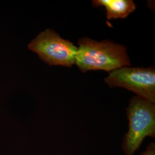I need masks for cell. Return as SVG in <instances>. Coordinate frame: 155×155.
<instances>
[{"label": "cell", "mask_w": 155, "mask_h": 155, "mask_svg": "<svg viewBox=\"0 0 155 155\" xmlns=\"http://www.w3.org/2000/svg\"><path fill=\"white\" fill-rule=\"evenodd\" d=\"M92 2L95 8H105L108 20L125 18L136 9V4L132 0H94Z\"/></svg>", "instance_id": "5b68a950"}, {"label": "cell", "mask_w": 155, "mask_h": 155, "mask_svg": "<svg viewBox=\"0 0 155 155\" xmlns=\"http://www.w3.org/2000/svg\"><path fill=\"white\" fill-rule=\"evenodd\" d=\"M78 45L75 64L83 72L97 70L110 72L130 66L127 48L122 45L87 38L79 40Z\"/></svg>", "instance_id": "6da1fadb"}, {"label": "cell", "mask_w": 155, "mask_h": 155, "mask_svg": "<svg viewBox=\"0 0 155 155\" xmlns=\"http://www.w3.org/2000/svg\"><path fill=\"white\" fill-rule=\"evenodd\" d=\"M105 81L110 87L125 88L137 94V97L155 104L154 67H124L109 72Z\"/></svg>", "instance_id": "277c9868"}, {"label": "cell", "mask_w": 155, "mask_h": 155, "mask_svg": "<svg viewBox=\"0 0 155 155\" xmlns=\"http://www.w3.org/2000/svg\"><path fill=\"white\" fill-rule=\"evenodd\" d=\"M140 155H155V143H150L148 144L144 152H142Z\"/></svg>", "instance_id": "8992f818"}, {"label": "cell", "mask_w": 155, "mask_h": 155, "mask_svg": "<svg viewBox=\"0 0 155 155\" xmlns=\"http://www.w3.org/2000/svg\"><path fill=\"white\" fill-rule=\"evenodd\" d=\"M129 128L122 144L125 155H133L147 137H155V105L133 97L127 109Z\"/></svg>", "instance_id": "7a4b0ae2"}, {"label": "cell", "mask_w": 155, "mask_h": 155, "mask_svg": "<svg viewBox=\"0 0 155 155\" xmlns=\"http://www.w3.org/2000/svg\"><path fill=\"white\" fill-rule=\"evenodd\" d=\"M28 49L50 66L71 67L75 63L78 47L52 29H46L31 41Z\"/></svg>", "instance_id": "3957f363"}]
</instances>
